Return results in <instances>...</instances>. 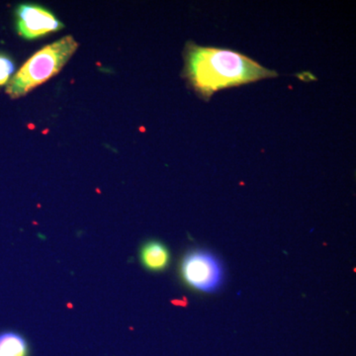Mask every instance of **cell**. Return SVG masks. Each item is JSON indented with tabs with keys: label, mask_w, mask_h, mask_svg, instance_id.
<instances>
[{
	"label": "cell",
	"mask_w": 356,
	"mask_h": 356,
	"mask_svg": "<svg viewBox=\"0 0 356 356\" xmlns=\"http://www.w3.org/2000/svg\"><path fill=\"white\" fill-rule=\"evenodd\" d=\"M180 274L189 287L202 293L216 291L224 278L221 262L212 252L203 250H191L184 255Z\"/></svg>",
	"instance_id": "3"
},
{
	"label": "cell",
	"mask_w": 356,
	"mask_h": 356,
	"mask_svg": "<svg viewBox=\"0 0 356 356\" xmlns=\"http://www.w3.org/2000/svg\"><path fill=\"white\" fill-rule=\"evenodd\" d=\"M79 48L74 37H64L44 47L28 58L7 86V95L19 98L55 76Z\"/></svg>",
	"instance_id": "2"
},
{
	"label": "cell",
	"mask_w": 356,
	"mask_h": 356,
	"mask_svg": "<svg viewBox=\"0 0 356 356\" xmlns=\"http://www.w3.org/2000/svg\"><path fill=\"white\" fill-rule=\"evenodd\" d=\"M16 16L18 33L28 40L60 31L64 27L51 11L37 4H22L16 10Z\"/></svg>",
	"instance_id": "4"
},
{
	"label": "cell",
	"mask_w": 356,
	"mask_h": 356,
	"mask_svg": "<svg viewBox=\"0 0 356 356\" xmlns=\"http://www.w3.org/2000/svg\"><path fill=\"white\" fill-rule=\"evenodd\" d=\"M184 58L185 76L205 99L222 88L277 76L275 72L234 51L188 43Z\"/></svg>",
	"instance_id": "1"
},
{
	"label": "cell",
	"mask_w": 356,
	"mask_h": 356,
	"mask_svg": "<svg viewBox=\"0 0 356 356\" xmlns=\"http://www.w3.org/2000/svg\"><path fill=\"white\" fill-rule=\"evenodd\" d=\"M14 72V64L10 58L0 54V86L9 81Z\"/></svg>",
	"instance_id": "7"
},
{
	"label": "cell",
	"mask_w": 356,
	"mask_h": 356,
	"mask_svg": "<svg viewBox=\"0 0 356 356\" xmlns=\"http://www.w3.org/2000/svg\"><path fill=\"white\" fill-rule=\"evenodd\" d=\"M140 259L147 270L161 273L170 266V250L159 241H149L140 248Z\"/></svg>",
	"instance_id": "5"
},
{
	"label": "cell",
	"mask_w": 356,
	"mask_h": 356,
	"mask_svg": "<svg viewBox=\"0 0 356 356\" xmlns=\"http://www.w3.org/2000/svg\"><path fill=\"white\" fill-rule=\"evenodd\" d=\"M27 343L15 332L0 334V356H27Z\"/></svg>",
	"instance_id": "6"
}]
</instances>
